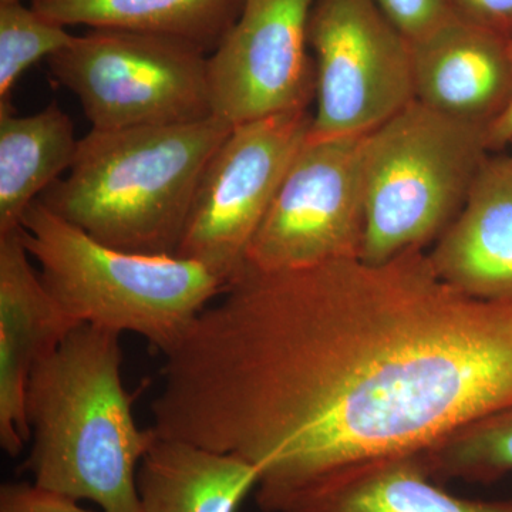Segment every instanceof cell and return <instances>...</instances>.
<instances>
[{
  "label": "cell",
  "mask_w": 512,
  "mask_h": 512,
  "mask_svg": "<svg viewBox=\"0 0 512 512\" xmlns=\"http://www.w3.org/2000/svg\"><path fill=\"white\" fill-rule=\"evenodd\" d=\"M16 2V0H0V3Z\"/></svg>",
  "instance_id": "cb8c5ba5"
},
{
  "label": "cell",
  "mask_w": 512,
  "mask_h": 512,
  "mask_svg": "<svg viewBox=\"0 0 512 512\" xmlns=\"http://www.w3.org/2000/svg\"><path fill=\"white\" fill-rule=\"evenodd\" d=\"M458 18L512 39V0H450Z\"/></svg>",
  "instance_id": "7402d4cb"
},
{
  "label": "cell",
  "mask_w": 512,
  "mask_h": 512,
  "mask_svg": "<svg viewBox=\"0 0 512 512\" xmlns=\"http://www.w3.org/2000/svg\"><path fill=\"white\" fill-rule=\"evenodd\" d=\"M245 0H32L63 26L120 29L185 40L214 52L237 22Z\"/></svg>",
  "instance_id": "e0dca14e"
},
{
  "label": "cell",
  "mask_w": 512,
  "mask_h": 512,
  "mask_svg": "<svg viewBox=\"0 0 512 512\" xmlns=\"http://www.w3.org/2000/svg\"><path fill=\"white\" fill-rule=\"evenodd\" d=\"M488 127L412 101L365 136V242L383 264L433 247L463 208L487 158Z\"/></svg>",
  "instance_id": "5b68a950"
},
{
  "label": "cell",
  "mask_w": 512,
  "mask_h": 512,
  "mask_svg": "<svg viewBox=\"0 0 512 512\" xmlns=\"http://www.w3.org/2000/svg\"><path fill=\"white\" fill-rule=\"evenodd\" d=\"M512 406V303L444 282L427 251L242 266L165 355L158 436L235 454L256 490L421 454Z\"/></svg>",
  "instance_id": "6da1fadb"
},
{
  "label": "cell",
  "mask_w": 512,
  "mask_h": 512,
  "mask_svg": "<svg viewBox=\"0 0 512 512\" xmlns=\"http://www.w3.org/2000/svg\"><path fill=\"white\" fill-rule=\"evenodd\" d=\"M311 138L365 136L414 101L412 43L372 0H315Z\"/></svg>",
  "instance_id": "52a82bcc"
},
{
  "label": "cell",
  "mask_w": 512,
  "mask_h": 512,
  "mask_svg": "<svg viewBox=\"0 0 512 512\" xmlns=\"http://www.w3.org/2000/svg\"><path fill=\"white\" fill-rule=\"evenodd\" d=\"M365 136H308L249 244L244 266L279 272L360 258Z\"/></svg>",
  "instance_id": "9c48e42d"
},
{
  "label": "cell",
  "mask_w": 512,
  "mask_h": 512,
  "mask_svg": "<svg viewBox=\"0 0 512 512\" xmlns=\"http://www.w3.org/2000/svg\"><path fill=\"white\" fill-rule=\"evenodd\" d=\"M218 117L174 126L90 131L43 205L123 251L175 255L195 191L232 130Z\"/></svg>",
  "instance_id": "3957f363"
},
{
  "label": "cell",
  "mask_w": 512,
  "mask_h": 512,
  "mask_svg": "<svg viewBox=\"0 0 512 512\" xmlns=\"http://www.w3.org/2000/svg\"><path fill=\"white\" fill-rule=\"evenodd\" d=\"M414 100L490 127L512 103L508 40L458 19L413 43Z\"/></svg>",
  "instance_id": "4fadbf2b"
},
{
  "label": "cell",
  "mask_w": 512,
  "mask_h": 512,
  "mask_svg": "<svg viewBox=\"0 0 512 512\" xmlns=\"http://www.w3.org/2000/svg\"><path fill=\"white\" fill-rule=\"evenodd\" d=\"M436 274L471 298L512 303V160L485 161L463 208L427 251Z\"/></svg>",
  "instance_id": "5bb4252c"
},
{
  "label": "cell",
  "mask_w": 512,
  "mask_h": 512,
  "mask_svg": "<svg viewBox=\"0 0 512 512\" xmlns=\"http://www.w3.org/2000/svg\"><path fill=\"white\" fill-rule=\"evenodd\" d=\"M508 49L512 59V39L508 40ZM488 144L491 153H498L512 144V103L507 110L488 127Z\"/></svg>",
  "instance_id": "603a6c76"
},
{
  "label": "cell",
  "mask_w": 512,
  "mask_h": 512,
  "mask_svg": "<svg viewBox=\"0 0 512 512\" xmlns=\"http://www.w3.org/2000/svg\"><path fill=\"white\" fill-rule=\"evenodd\" d=\"M66 26L47 19L22 0L0 3V104H10L13 86L42 59L73 42Z\"/></svg>",
  "instance_id": "d6986e66"
},
{
  "label": "cell",
  "mask_w": 512,
  "mask_h": 512,
  "mask_svg": "<svg viewBox=\"0 0 512 512\" xmlns=\"http://www.w3.org/2000/svg\"><path fill=\"white\" fill-rule=\"evenodd\" d=\"M410 43L421 42L460 19L450 0H372Z\"/></svg>",
  "instance_id": "ffe728a7"
},
{
  "label": "cell",
  "mask_w": 512,
  "mask_h": 512,
  "mask_svg": "<svg viewBox=\"0 0 512 512\" xmlns=\"http://www.w3.org/2000/svg\"><path fill=\"white\" fill-rule=\"evenodd\" d=\"M79 143L56 103L30 116L0 104V234L22 228L30 205L70 170Z\"/></svg>",
  "instance_id": "2e32d148"
},
{
  "label": "cell",
  "mask_w": 512,
  "mask_h": 512,
  "mask_svg": "<svg viewBox=\"0 0 512 512\" xmlns=\"http://www.w3.org/2000/svg\"><path fill=\"white\" fill-rule=\"evenodd\" d=\"M510 147H511V153H510V154H508V156H510V157H511V160H512V144H511V146H510Z\"/></svg>",
  "instance_id": "d4e9b609"
},
{
  "label": "cell",
  "mask_w": 512,
  "mask_h": 512,
  "mask_svg": "<svg viewBox=\"0 0 512 512\" xmlns=\"http://www.w3.org/2000/svg\"><path fill=\"white\" fill-rule=\"evenodd\" d=\"M120 333L80 325L30 376L26 416L33 483L100 512H141L137 473L157 439L124 386Z\"/></svg>",
  "instance_id": "7a4b0ae2"
},
{
  "label": "cell",
  "mask_w": 512,
  "mask_h": 512,
  "mask_svg": "<svg viewBox=\"0 0 512 512\" xmlns=\"http://www.w3.org/2000/svg\"><path fill=\"white\" fill-rule=\"evenodd\" d=\"M258 484L244 458L158 434L137 473L141 512H238Z\"/></svg>",
  "instance_id": "9a60e30c"
},
{
  "label": "cell",
  "mask_w": 512,
  "mask_h": 512,
  "mask_svg": "<svg viewBox=\"0 0 512 512\" xmlns=\"http://www.w3.org/2000/svg\"><path fill=\"white\" fill-rule=\"evenodd\" d=\"M419 456L440 484L501 480L512 473V406L461 427Z\"/></svg>",
  "instance_id": "ac0fdd59"
},
{
  "label": "cell",
  "mask_w": 512,
  "mask_h": 512,
  "mask_svg": "<svg viewBox=\"0 0 512 512\" xmlns=\"http://www.w3.org/2000/svg\"><path fill=\"white\" fill-rule=\"evenodd\" d=\"M93 130L174 126L212 117L208 53L175 39L90 29L47 59Z\"/></svg>",
  "instance_id": "8992f818"
},
{
  "label": "cell",
  "mask_w": 512,
  "mask_h": 512,
  "mask_svg": "<svg viewBox=\"0 0 512 512\" xmlns=\"http://www.w3.org/2000/svg\"><path fill=\"white\" fill-rule=\"evenodd\" d=\"M264 512H512V500L457 497L419 454L377 458L282 490H256Z\"/></svg>",
  "instance_id": "7c38bea8"
},
{
  "label": "cell",
  "mask_w": 512,
  "mask_h": 512,
  "mask_svg": "<svg viewBox=\"0 0 512 512\" xmlns=\"http://www.w3.org/2000/svg\"><path fill=\"white\" fill-rule=\"evenodd\" d=\"M311 127L308 109L232 127L201 175L175 255L200 262L228 284L244 266L249 244Z\"/></svg>",
  "instance_id": "ba28073f"
},
{
  "label": "cell",
  "mask_w": 512,
  "mask_h": 512,
  "mask_svg": "<svg viewBox=\"0 0 512 512\" xmlns=\"http://www.w3.org/2000/svg\"><path fill=\"white\" fill-rule=\"evenodd\" d=\"M315 0H245L208 56L212 116L231 126L308 109L315 100L309 18Z\"/></svg>",
  "instance_id": "30bf717a"
},
{
  "label": "cell",
  "mask_w": 512,
  "mask_h": 512,
  "mask_svg": "<svg viewBox=\"0 0 512 512\" xmlns=\"http://www.w3.org/2000/svg\"><path fill=\"white\" fill-rule=\"evenodd\" d=\"M77 326L43 284L22 228L0 234V446L8 456H19L30 440L33 370Z\"/></svg>",
  "instance_id": "8fae6325"
},
{
  "label": "cell",
  "mask_w": 512,
  "mask_h": 512,
  "mask_svg": "<svg viewBox=\"0 0 512 512\" xmlns=\"http://www.w3.org/2000/svg\"><path fill=\"white\" fill-rule=\"evenodd\" d=\"M22 234L43 284L70 318L136 333L164 356L227 286L192 259L103 244L40 201L23 217Z\"/></svg>",
  "instance_id": "277c9868"
},
{
  "label": "cell",
  "mask_w": 512,
  "mask_h": 512,
  "mask_svg": "<svg viewBox=\"0 0 512 512\" xmlns=\"http://www.w3.org/2000/svg\"><path fill=\"white\" fill-rule=\"evenodd\" d=\"M0 512H96L35 483H5L0 487ZM100 512V511H99Z\"/></svg>",
  "instance_id": "44dd1931"
}]
</instances>
